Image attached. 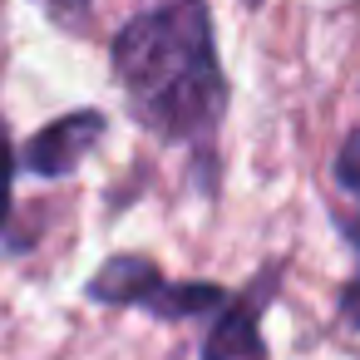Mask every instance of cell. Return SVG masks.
<instances>
[{
	"label": "cell",
	"mask_w": 360,
	"mask_h": 360,
	"mask_svg": "<svg viewBox=\"0 0 360 360\" xmlns=\"http://www.w3.org/2000/svg\"><path fill=\"white\" fill-rule=\"evenodd\" d=\"M114 70L158 134H198L217 114V55L207 15L193 0H173L114 40Z\"/></svg>",
	"instance_id": "6da1fadb"
},
{
	"label": "cell",
	"mask_w": 360,
	"mask_h": 360,
	"mask_svg": "<svg viewBox=\"0 0 360 360\" xmlns=\"http://www.w3.org/2000/svg\"><path fill=\"white\" fill-rule=\"evenodd\" d=\"M99 134H104V119H99V114H65V119H55L50 129L35 134L25 163H30L35 173H45V178L75 173L79 158L99 143Z\"/></svg>",
	"instance_id": "7a4b0ae2"
},
{
	"label": "cell",
	"mask_w": 360,
	"mask_h": 360,
	"mask_svg": "<svg viewBox=\"0 0 360 360\" xmlns=\"http://www.w3.org/2000/svg\"><path fill=\"white\" fill-rule=\"evenodd\" d=\"M202 360H266L262 330H257V306L237 301L222 311V321L202 340Z\"/></svg>",
	"instance_id": "3957f363"
},
{
	"label": "cell",
	"mask_w": 360,
	"mask_h": 360,
	"mask_svg": "<svg viewBox=\"0 0 360 360\" xmlns=\"http://www.w3.org/2000/svg\"><path fill=\"white\" fill-rule=\"evenodd\" d=\"M158 266L143 262V257H114L94 281H89V296L94 301H114V306H129V301H148L158 291Z\"/></svg>",
	"instance_id": "277c9868"
},
{
	"label": "cell",
	"mask_w": 360,
	"mask_h": 360,
	"mask_svg": "<svg viewBox=\"0 0 360 360\" xmlns=\"http://www.w3.org/2000/svg\"><path fill=\"white\" fill-rule=\"evenodd\" d=\"M143 306H153L158 316H198V311H212L222 306V291L207 286V281H188V286H158Z\"/></svg>",
	"instance_id": "5b68a950"
},
{
	"label": "cell",
	"mask_w": 360,
	"mask_h": 360,
	"mask_svg": "<svg viewBox=\"0 0 360 360\" xmlns=\"http://www.w3.org/2000/svg\"><path fill=\"white\" fill-rule=\"evenodd\" d=\"M335 183L345 193H360V129L345 139V148L335 153Z\"/></svg>",
	"instance_id": "8992f818"
},
{
	"label": "cell",
	"mask_w": 360,
	"mask_h": 360,
	"mask_svg": "<svg viewBox=\"0 0 360 360\" xmlns=\"http://www.w3.org/2000/svg\"><path fill=\"white\" fill-rule=\"evenodd\" d=\"M11 143L0 139V222H6V212H11Z\"/></svg>",
	"instance_id": "52a82bcc"
},
{
	"label": "cell",
	"mask_w": 360,
	"mask_h": 360,
	"mask_svg": "<svg viewBox=\"0 0 360 360\" xmlns=\"http://www.w3.org/2000/svg\"><path fill=\"white\" fill-rule=\"evenodd\" d=\"M45 6H50V15L65 20V25H75V20L89 15V0H45Z\"/></svg>",
	"instance_id": "ba28073f"
},
{
	"label": "cell",
	"mask_w": 360,
	"mask_h": 360,
	"mask_svg": "<svg viewBox=\"0 0 360 360\" xmlns=\"http://www.w3.org/2000/svg\"><path fill=\"white\" fill-rule=\"evenodd\" d=\"M340 311H345V321L360 330V281H350V286H345V296H340Z\"/></svg>",
	"instance_id": "9c48e42d"
}]
</instances>
